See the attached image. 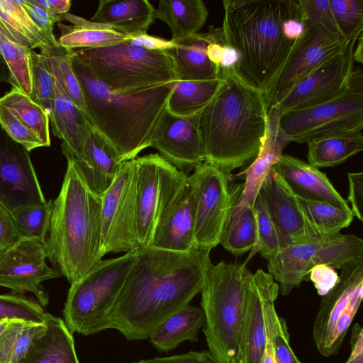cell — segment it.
Returning a JSON list of instances; mask_svg holds the SVG:
<instances>
[{
	"mask_svg": "<svg viewBox=\"0 0 363 363\" xmlns=\"http://www.w3.org/2000/svg\"><path fill=\"white\" fill-rule=\"evenodd\" d=\"M210 252L198 248L187 252L153 247L137 249L113 311L111 328L129 340L149 338L161 323L201 291L212 263Z\"/></svg>",
	"mask_w": 363,
	"mask_h": 363,
	"instance_id": "cell-1",
	"label": "cell"
},
{
	"mask_svg": "<svg viewBox=\"0 0 363 363\" xmlns=\"http://www.w3.org/2000/svg\"><path fill=\"white\" fill-rule=\"evenodd\" d=\"M220 86L199 113L206 161L230 174L252 162L265 137L268 110L264 94L234 66L221 69Z\"/></svg>",
	"mask_w": 363,
	"mask_h": 363,
	"instance_id": "cell-2",
	"label": "cell"
},
{
	"mask_svg": "<svg viewBox=\"0 0 363 363\" xmlns=\"http://www.w3.org/2000/svg\"><path fill=\"white\" fill-rule=\"evenodd\" d=\"M223 6L224 41L239 57L234 67L265 98L294 46L281 26L286 19L298 20V0H224Z\"/></svg>",
	"mask_w": 363,
	"mask_h": 363,
	"instance_id": "cell-3",
	"label": "cell"
},
{
	"mask_svg": "<svg viewBox=\"0 0 363 363\" xmlns=\"http://www.w3.org/2000/svg\"><path fill=\"white\" fill-rule=\"evenodd\" d=\"M72 67L85 102L91 125L114 147L122 162L150 147L153 130L166 108L174 83L118 94L98 80L72 57Z\"/></svg>",
	"mask_w": 363,
	"mask_h": 363,
	"instance_id": "cell-4",
	"label": "cell"
},
{
	"mask_svg": "<svg viewBox=\"0 0 363 363\" xmlns=\"http://www.w3.org/2000/svg\"><path fill=\"white\" fill-rule=\"evenodd\" d=\"M101 206V196L90 190L74 163L67 160L45 246L50 262L70 284L102 259Z\"/></svg>",
	"mask_w": 363,
	"mask_h": 363,
	"instance_id": "cell-5",
	"label": "cell"
},
{
	"mask_svg": "<svg viewBox=\"0 0 363 363\" xmlns=\"http://www.w3.org/2000/svg\"><path fill=\"white\" fill-rule=\"evenodd\" d=\"M252 273L246 264L212 263L201 293L203 333L218 363H240V340Z\"/></svg>",
	"mask_w": 363,
	"mask_h": 363,
	"instance_id": "cell-6",
	"label": "cell"
},
{
	"mask_svg": "<svg viewBox=\"0 0 363 363\" xmlns=\"http://www.w3.org/2000/svg\"><path fill=\"white\" fill-rule=\"evenodd\" d=\"M73 57L118 94L137 92L179 81L167 51H155L130 40L98 48L73 50Z\"/></svg>",
	"mask_w": 363,
	"mask_h": 363,
	"instance_id": "cell-7",
	"label": "cell"
},
{
	"mask_svg": "<svg viewBox=\"0 0 363 363\" xmlns=\"http://www.w3.org/2000/svg\"><path fill=\"white\" fill-rule=\"evenodd\" d=\"M136 255L135 250L116 258L101 259L71 284L63 315L72 333L89 335L111 328L115 304Z\"/></svg>",
	"mask_w": 363,
	"mask_h": 363,
	"instance_id": "cell-8",
	"label": "cell"
},
{
	"mask_svg": "<svg viewBox=\"0 0 363 363\" xmlns=\"http://www.w3.org/2000/svg\"><path fill=\"white\" fill-rule=\"evenodd\" d=\"M354 69L349 88L340 96L306 108L280 115L279 125L291 142L307 143L325 136L359 132L363 128V83Z\"/></svg>",
	"mask_w": 363,
	"mask_h": 363,
	"instance_id": "cell-9",
	"label": "cell"
},
{
	"mask_svg": "<svg viewBox=\"0 0 363 363\" xmlns=\"http://www.w3.org/2000/svg\"><path fill=\"white\" fill-rule=\"evenodd\" d=\"M363 257V240L354 235L335 234L289 244L267 260L268 273L283 296L300 285L318 264L342 269Z\"/></svg>",
	"mask_w": 363,
	"mask_h": 363,
	"instance_id": "cell-10",
	"label": "cell"
},
{
	"mask_svg": "<svg viewBox=\"0 0 363 363\" xmlns=\"http://www.w3.org/2000/svg\"><path fill=\"white\" fill-rule=\"evenodd\" d=\"M230 174L204 162L188 177L194 203V244L211 250L219 242L243 185L230 186Z\"/></svg>",
	"mask_w": 363,
	"mask_h": 363,
	"instance_id": "cell-11",
	"label": "cell"
},
{
	"mask_svg": "<svg viewBox=\"0 0 363 363\" xmlns=\"http://www.w3.org/2000/svg\"><path fill=\"white\" fill-rule=\"evenodd\" d=\"M160 194L150 247L187 252L195 247L194 203L188 177L165 160L161 161Z\"/></svg>",
	"mask_w": 363,
	"mask_h": 363,
	"instance_id": "cell-12",
	"label": "cell"
},
{
	"mask_svg": "<svg viewBox=\"0 0 363 363\" xmlns=\"http://www.w3.org/2000/svg\"><path fill=\"white\" fill-rule=\"evenodd\" d=\"M341 270L337 284L323 296L313 325L314 342L325 357L338 352L363 298V257Z\"/></svg>",
	"mask_w": 363,
	"mask_h": 363,
	"instance_id": "cell-13",
	"label": "cell"
},
{
	"mask_svg": "<svg viewBox=\"0 0 363 363\" xmlns=\"http://www.w3.org/2000/svg\"><path fill=\"white\" fill-rule=\"evenodd\" d=\"M101 201L102 257L138 249L135 174L132 160L123 163L112 184L101 196Z\"/></svg>",
	"mask_w": 363,
	"mask_h": 363,
	"instance_id": "cell-14",
	"label": "cell"
},
{
	"mask_svg": "<svg viewBox=\"0 0 363 363\" xmlns=\"http://www.w3.org/2000/svg\"><path fill=\"white\" fill-rule=\"evenodd\" d=\"M357 39L349 40L342 50L298 82L276 105L280 115L326 102L347 90L354 69L353 52Z\"/></svg>",
	"mask_w": 363,
	"mask_h": 363,
	"instance_id": "cell-15",
	"label": "cell"
},
{
	"mask_svg": "<svg viewBox=\"0 0 363 363\" xmlns=\"http://www.w3.org/2000/svg\"><path fill=\"white\" fill-rule=\"evenodd\" d=\"M45 243L37 238H19L0 255V286L14 293L30 292L45 307L49 296L42 282L62 275L46 263Z\"/></svg>",
	"mask_w": 363,
	"mask_h": 363,
	"instance_id": "cell-16",
	"label": "cell"
},
{
	"mask_svg": "<svg viewBox=\"0 0 363 363\" xmlns=\"http://www.w3.org/2000/svg\"><path fill=\"white\" fill-rule=\"evenodd\" d=\"M305 26L303 34L295 40L282 70L265 97L267 110L278 104L298 82L342 50L349 40L334 34L321 24Z\"/></svg>",
	"mask_w": 363,
	"mask_h": 363,
	"instance_id": "cell-17",
	"label": "cell"
},
{
	"mask_svg": "<svg viewBox=\"0 0 363 363\" xmlns=\"http://www.w3.org/2000/svg\"><path fill=\"white\" fill-rule=\"evenodd\" d=\"M46 202L29 151L0 124V203L11 213Z\"/></svg>",
	"mask_w": 363,
	"mask_h": 363,
	"instance_id": "cell-18",
	"label": "cell"
},
{
	"mask_svg": "<svg viewBox=\"0 0 363 363\" xmlns=\"http://www.w3.org/2000/svg\"><path fill=\"white\" fill-rule=\"evenodd\" d=\"M199 115L178 117L165 108L150 139V147L186 176L206 161Z\"/></svg>",
	"mask_w": 363,
	"mask_h": 363,
	"instance_id": "cell-19",
	"label": "cell"
},
{
	"mask_svg": "<svg viewBox=\"0 0 363 363\" xmlns=\"http://www.w3.org/2000/svg\"><path fill=\"white\" fill-rule=\"evenodd\" d=\"M279 119L277 106H271L268 109L265 137L258 155L245 169L235 175L245 176V183L225 227L233 225L245 211L253 207L263 182L283 154L284 147L291 143L281 128Z\"/></svg>",
	"mask_w": 363,
	"mask_h": 363,
	"instance_id": "cell-20",
	"label": "cell"
},
{
	"mask_svg": "<svg viewBox=\"0 0 363 363\" xmlns=\"http://www.w3.org/2000/svg\"><path fill=\"white\" fill-rule=\"evenodd\" d=\"M258 194L277 228L284 247L303 240L305 220L299 201L274 170L272 169Z\"/></svg>",
	"mask_w": 363,
	"mask_h": 363,
	"instance_id": "cell-21",
	"label": "cell"
},
{
	"mask_svg": "<svg viewBox=\"0 0 363 363\" xmlns=\"http://www.w3.org/2000/svg\"><path fill=\"white\" fill-rule=\"evenodd\" d=\"M162 157L158 153L132 160L135 174L137 237L139 248L150 247L152 238L160 194Z\"/></svg>",
	"mask_w": 363,
	"mask_h": 363,
	"instance_id": "cell-22",
	"label": "cell"
},
{
	"mask_svg": "<svg viewBox=\"0 0 363 363\" xmlns=\"http://www.w3.org/2000/svg\"><path fill=\"white\" fill-rule=\"evenodd\" d=\"M272 169L297 197L351 210L348 202L335 189L327 175L308 163L282 154Z\"/></svg>",
	"mask_w": 363,
	"mask_h": 363,
	"instance_id": "cell-23",
	"label": "cell"
},
{
	"mask_svg": "<svg viewBox=\"0 0 363 363\" xmlns=\"http://www.w3.org/2000/svg\"><path fill=\"white\" fill-rule=\"evenodd\" d=\"M269 276L258 269L250 279L240 340V363H262L267 342L264 296Z\"/></svg>",
	"mask_w": 363,
	"mask_h": 363,
	"instance_id": "cell-24",
	"label": "cell"
},
{
	"mask_svg": "<svg viewBox=\"0 0 363 363\" xmlns=\"http://www.w3.org/2000/svg\"><path fill=\"white\" fill-rule=\"evenodd\" d=\"M72 161L87 186L100 196L111 186L123 163L114 147L93 126L85 140L82 158Z\"/></svg>",
	"mask_w": 363,
	"mask_h": 363,
	"instance_id": "cell-25",
	"label": "cell"
},
{
	"mask_svg": "<svg viewBox=\"0 0 363 363\" xmlns=\"http://www.w3.org/2000/svg\"><path fill=\"white\" fill-rule=\"evenodd\" d=\"M50 121L53 135L62 141L61 147L66 159L74 161L81 160L85 140L92 125L56 79L53 108Z\"/></svg>",
	"mask_w": 363,
	"mask_h": 363,
	"instance_id": "cell-26",
	"label": "cell"
},
{
	"mask_svg": "<svg viewBox=\"0 0 363 363\" xmlns=\"http://www.w3.org/2000/svg\"><path fill=\"white\" fill-rule=\"evenodd\" d=\"M155 12L147 0H101L90 21L132 36L147 33L155 19Z\"/></svg>",
	"mask_w": 363,
	"mask_h": 363,
	"instance_id": "cell-27",
	"label": "cell"
},
{
	"mask_svg": "<svg viewBox=\"0 0 363 363\" xmlns=\"http://www.w3.org/2000/svg\"><path fill=\"white\" fill-rule=\"evenodd\" d=\"M45 330L18 363H79L73 335L65 321L47 313Z\"/></svg>",
	"mask_w": 363,
	"mask_h": 363,
	"instance_id": "cell-28",
	"label": "cell"
},
{
	"mask_svg": "<svg viewBox=\"0 0 363 363\" xmlns=\"http://www.w3.org/2000/svg\"><path fill=\"white\" fill-rule=\"evenodd\" d=\"M57 26L61 33L58 43L70 50L107 47L130 39L106 25L69 12L60 15Z\"/></svg>",
	"mask_w": 363,
	"mask_h": 363,
	"instance_id": "cell-29",
	"label": "cell"
},
{
	"mask_svg": "<svg viewBox=\"0 0 363 363\" xmlns=\"http://www.w3.org/2000/svg\"><path fill=\"white\" fill-rule=\"evenodd\" d=\"M208 43L207 33H198L167 50L174 61L179 80L206 81L219 78L220 72L207 56Z\"/></svg>",
	"mask_w": 363,
	"mask_h": 363,
	"instance_id": "cell-30",
	"label": "cell"
},
{
	"mask_svg": "<svg viewBox=\"0 0 363 363\" xmlns=\"http://www.w3.org/2000/svg\"><path fill=\"white\" fill-rule=\"evenodd\" d=\"M208 16V9L201 0H160L155 12V18L170 28L171 40L175 43L198 33Z\"/></svg>",
	"mask_w": 363,
	"mask_h": 363,
	"instance_id": "cell-31",
	"label": "cell"
},
{
	"mask_svg": "<svg viewBox=\"0 0 363 363\" xmlns=\"http://www.w3.org/2000/svg\"><path fill=\"white\" fill-rule=\"evenodd\" d=\"M204 324L202 308L189 304L161 323L150 336V341L158 350L168 352L184 341H197Z\"/></svg>",
	"mask_w": 363,
	"mask_h": 363,
	"instance_id": "cell-32",
	"label": "cell"
},
{
	"mask_svg": "<svg viewBox=\"0 0 363 363\" xmlns=\"http://www.w3.org/2000/svg\"><path fill=\"white\" fill-rule=\"evenodd\" d=\"M297 198L305 220L303 240L340 233V230L348 227L353 220L354 215L351 210H345L326 202Z\"/></svg>",
	"mask_w": 363,
	"mask_h": 363,
	"instance_id": "cell-33",
	"label": "cell"
},
{
	"mask_svg": "<svg viewBox=\"0 0 363 363\" xmlns=\"http://www.w3.org/2000/svg\"><path fill=\"white\" fill-rule=\"evenodd\" d=\"M308 164L315 168L331 167L345 162L363 150L362 132L325 136L307 143Z\"/></svg>",
	"mask_w": 363,
	"mask_h": 363,
	"instance_id": "cell-34",
	"label": "cell"
},
{
	"mask_svg": "<svg viewBox=\"0 0 363 363\" xmlns=\"http://www.w3.org/2000/svg\"><path fill=\"white\" fill-rule=\"evenodd\" d=\"M220 78L206 80H179L167 100L166 109L178 117H189L199 113L216 94Z\"/></svg>",
	"mask_w": 363,
	"mask_h": 363,
	"instance_id": "cell-35",
	"label": "cell"
},
{
	"mask_svg": "<svg viewBox=\"0 0 363 363\" xmlns=\"http://www.w3.org/2000/svg\"><path fill=\"white\" fill-rule=\"evenodd\" d=\"M0 23L23 47L34 50L48 45L19 0H0Z\"/></svg>",
	"mask_w": 363,
	"mask_h": 363,
	"instance_id": "cell-36",
	"label": "cell"
},
{
	"mask_svg": "<svg viewBox=\"0 0 363 363\" xmlns=\"http://www.w3.org/2000/svg\"><path fill=\"white\" fill-rule=\"evenodd\" d=\"M0 104L9 108L40 140L43 147L50 145V118L45 109L31 97L13 87L0 98Z\"/></svg>",
	"mask_w": 363,
	"mask_h": 363,
	"instance_id": "cell-37",
	"label": "cell"
},
{
	"mask_svg": "<svg viewBox=\"0 0 363 363\" xmlns=\"http://www.w3.org/2000/svg\"><path fill=\"white\" fill-rule=\"evenodd\" d=\"M40 50L48 69L77 106L85 113L83 94L72 67L73 50L62 47L59 43L45 45Z\"/></svg>",
	"mask_w": 363,
	"mask_h": 363,
	"instance_id": "cell-38",
	"label": "cell"
},
{
	"mask_svg": "<svg viewBox=\"0 0 363 363\" xmlns=\"http://www.w3.org/2000/svg\"><path fill=\"white\" fill-rule=\"evenodd\" d=\"M46 329L45 323L14 320L0 337V360L18 363L33 340Z\"/></svg>",
	"mask_w": 363,
	"mask_h": 363,
	"instance_id": "cell-39",
	"label": "cell"
},
{
	"mask_svg": "<svg viewBox=\"0 0 363 363\" xmlns=\"http://www.w3.org/2000/svg\"><path fill=\"white\" fill-rule=\"evenodd\" d=\"M30 50L18 44L0 23V52L10 70L13 87L29 96L32 93Z\"/></svg>",
	"mask_w": 363,
	"mask_h": 363,
	"instance_id": "cell-40",
	"label": "cell"
},
{
	"mask_svg": "<svg viewBox=\"0 0 363 363\" xmlns=\"http://www.w3.org/2000/svg\"><path fill=\"white\" fill-rule=\"evenodd\" d=\"M53 201L21 206L13 212L19 238H37L45 243L48 235Z\"/></svg>",
	"mask_w": 363,
	"mask_h": 363,
	"instance_id": "cell-41",
	"label": "cell"
},
{
	"mask_svg": "<svg viewBox=\"0 0 363 363\" xmlns=\"http://www.w3.org/2000/svg\"><path fill=\"white\" fill-rule=\"evenodd\" d=\"M257 241V224L253 208L245 211L231 225L225 227L220 242L235 255L250 251Z\"/></svg>",
	"mask_w": 363,
	"mask_h": 363,
	"instance_id": "cell-42",
	"label": "cell"
},
{
	"mask_svg": "<svg viewBox=\"0 0 363 363\" xmlns=\"http://www.w3.org/2000/svg\"><path fill=\"white\" fill-rule=\"evenodd\" d=\"M252 208L257 224V241L250 251L245 264L256 253H259L263 258L268 260L284 247L277 228L259 194Z\"/></svg>",
	"mask_w": 363,
	"mask_h": 363,
	"instance_id": "cell-43",
	"label": "cell"
},
{
	"mask_svg": "<svg viewBox=\"0 0 363 363\" xmlns=\"http://www.w3.org/2000/svg\"><path fill=\"white\" fill-rule=\"evenodd\" d=\"M29 55L32 82L30 96L45 109L50 118L55 94V79L48 69L40 53L30 50Z\"/></svg>",
	"mask_w": 363,
	"mask_h": 363,
	"instance_id": "cell-44",
	"label": "cell"
},
{
	"mask_svg": "<svg viewBox=\"0 0 363 363\" xmlns=\"http://www.w3.org/2000/svg\"><path fill=\"white\" fill-rule=\"evenodd\" d=\"M335 24L347 40L358 38L363 30V0H330Z\"/></svg>",
	"mask_w": 363,
	"mask_h": 363,
	"instance_id": "cell-45",
	"label": "cell"
},
{
	"mask_svg": "<svg viewBox=\"0 0 363 363\" xmlns=\"http://www.w3.org/2000/svg\"><path fill=\"white\" fill-rule=\"evenodd\" d=\"M47 313L35 301L21 294L0 295V320H21L44 323Z\"/></svg>",
	"mask_w": 363,
	"mask_h": 363,
	"instance_id": "cell-46",
	"label": "cell"
},
{
	"mask_svg": "<svg viewBox=\"0 0 363 363\" xmlns=\"http://www.w3.org/2000/svg\"><path fill=\"white\" fill-rule=\"evenodd\" d=\"M298 21L304 25L321 24L342 37L333 18L330 0H298Z\"/></svg>",
	"mask_w": 363,
	"mask_h": 363,
	"instance_id": "cell-47",
	"label": "cell"
},
{
	"mask_svg": "<svg viewBox=\"0 0 363 363\" xmlns=\"http://www.w3.org/2000/svg\"><path fill=\"white\" fill-rule=\"evenodd\" d=\"M0 124L14 140L23 145L29 152L35 148L43 147L38 136L9 108L1 104Z\"/></svg>",
	"mask_w": 363,
	"mask_h": 363,
	"instance_id": "cell-48",
	"label": "cell"
},
{
	"mask_svg": "<svg viewBox=\"0 0 363 363\" xmlns=\"http://www.w3.org/2000/svg\"><path fill=\"white\" fill-rule=\"evenodd\" d=\"M33 21L43 32L48 45L58 43L53 33L55 23L60 22V16H55L43 9L30 4L28 0H19Z\"/></svg>",
	"mask_w": 363,
	"mask_h": 363,
	"instance_id": "cell-49",
	"label": "cell"
},
{
	"mask_svg": "<svg viewBox=\"0 0 363 363\" xmlns=\"http://www.w3.org/2000/svg\"><path fill=\"white\" fill-rule=\"evenodd\" d=\"M318 294L324 296L337 284L339 275L334 268L327 264L314 266L309 273Z\"/></svg>",
	"mask_w": 363,
	"mask_h": 363,
	"instance_id": "cell-50",
	"label": "cell"
},
{
	"mask_svg": "<svg viewBox=\"0 0 363 363\" xmlns=\"http://www.w3.org/2000/svg\"><path fill=\"white\" fill-rule=\"evenodd\" d=\"M349 194L347 201L350 209L358 220L363 221V172H348Z\"/></svg>",
	"mask_w": 363,
	"mask_h": 363,
	"instance_id": "cell-51",
	"label": "cell"
},
{
	"mask_svg": "<svg viewBox=\"0 0 363 363\" xmlns=\"http://www.w3.org/2000/svg\"><path fill=\"white\" fill-rule=\"evenodd\" d=\"M18 238L12 213L0 203V255Z\"/></svg>",
	"mask_w": 363,
	"mask_h": 363,
	"instance_id": "cell-52",
	"label": "cell"
},
{
	"mask_svg": "<svg viewBox=\"0 0 363 363\" xmlns=\"http://www.w3.org/2000/svg\"><path fill=\"white\" fill-rule=\"evenodd\" d=\"M133 363H218L208 351H191L166 357L142 359Z\"/></svg>",
	"mask_w": 363,
	"mask_h": 363,
	"instance_id": "cell-53",
	"label": "cell"
},
{
	"mask_svg": "<svg viewBox=\"0 0 363 363\" xmlns=\"http://www.w3.org/2000/svg\"><path fill=\"white\" fill-rule=\"evenodd\" d=\"M130 42L150 50L167 51L176 48L178 44L171 40L152 36L147 33L130 36Z\"/></svg>",
	"mask_w": 363,
	"mask_h": 363,
	"instance_id": "cell-54",
	"label": "cell"
},
{
	"mask_svg": "<svg viewBox=\"0 0 363 363\" xmlns=\"http://www.w3.org/2000/svg\"><path fill=\"white\" fill-rule=\"evenodd\" d=\"M351 353L345 363H363V329L356 323L352 328Z\"/></svg>",
	"mask_w": 363,
	"mask_h": 363,
	"instance_id": "cell-55",
	"label": "cell"
},
{
	"mask_svg": "<svg viewBox=\"0 0 363 363\" xmlns=\"http://www.w3.org/2000/svg\"><path fill=\"white\" fill-rule=\"evenodd\" d=\"M28 1L55 16L67 13L71 6L69 0H28Z\"/></svg>",
	"mask_w": 363,
	"mask_h": 363,
	"instance_id": "cell-56",
	"label": "cell"
},
{
	"mask_svg": "<svg viewBox=\"0 0 363 363\" xmlns=\"http://www.w3.org/2000/svg\"><path fill=\"white\" fill-rule=\"evenodd\" d=\"M304 23L296 18L285 20L281 26V31L284 38L290 41L300 38L305 31Z\"/></svg>",
	"mask_w": 363,
	"mask_h": 363,
	"instance_id": "cell-57",
	"label": "cell"
},
{
	"mask_svg": "<svg viewBox=\"0 0 363 363\" xmlns=\"http://www.w3.org/2000/svg\"><path fill=\"white\" fill-rule=\"evenodd\" d=\"M238 53L233 47L225 45L220 62V71L221 69L235 66L238 61Z\"/></svg>",
	"mask_w": 363,
	"mask_h": 363,
	"instance_id": "cell-58",
	"label": "cell"
},
{
	"mask_svg": "<svg viewBox=\"0 0 363 363\" xmlns=\"http://www.w3.org/2000/svg\"><path fill=\"white\" fill-rule=\"evenodd\" d=\"M7 82L13 86L10 70L0 52V83Z\"/></svg>",
	"mask_w": 363,
	"mask_h": 363,
	"instance_id": "cell-59",
	"label": "cell"
},
{
	"mask_svg": "<svg viewBox=\"0 0 363 363\" xmlns=\"http://www.w3.org/2000/svg\"><path fill=\"white\" fill-rule=\"evenodd\" d=\"M363 38H362V33L359 35L358 39H357V45L356 49H354L353 52V57L354 61L357 62L359 63H362V46H363Z\"/></svg>",
	"mask_w": 363,
	"mask_h": 363,
	"instance_id": "cell-60",
	"label": "cell"
},
{
	"mask_svg": "<svg viewBox=\"0 0 363 363\" xmlns=\"http://www.w3.org/2000/svg\"><path fill=\"white\" fill-rule=\"evenodd\" d=\"M14 320H0V337L4 334V333L9 328L11 323Z\"/></svg>",
	"mask_w": 363,
	"mask_h": 363,
	"instance_id": "cell-61",
	"label": "cell"
},
{
	"mask_svg": "<svg viewBox=\"0 0 363 363\" xmlns=\"http://www.w3.org/2000/svg\"><path fill=\"white\" fill-rule=\"evenodd\" d=\"M0 363H2V362L0 360Z\"/></svg>",
	"mask_w": 363,
	"mask_h": 363,
	"instance_id": "cell-62",
	"label": "cell"
}]
</instances>
